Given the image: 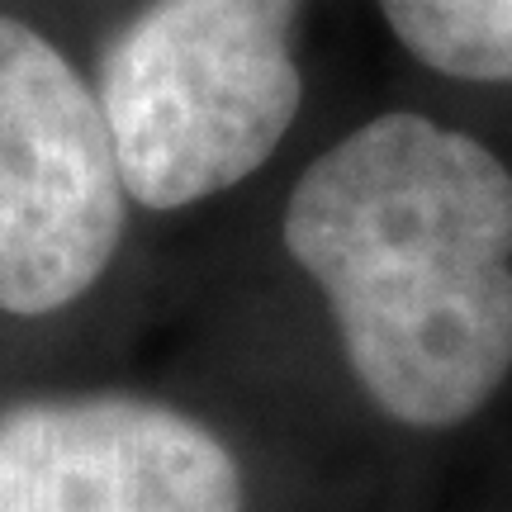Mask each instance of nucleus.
Returning a JSON list of instances; mask_svg holds the SVG:
<instances>
[{
  "label": "nucleus",
  "instance_id": "3",
  "mask_svg": "<svg viewBox=\"0 0 512 512\" xmlns=\"http://www.w3.org/2000/svg\"><path fill=\"white\" fill-rule=\"evenodd\" d=\"M124 195L100 100L53 43L0 19V309L34 318L91 290Z\"/></svg>",
  "mask_w": 512,
  "mask_h": 512
},
{
  "label": "nucleus",
  "instance_id": "2",
  "mask_svg": "<svg viewBox=\"0 0 512 512\" xmlns=\"http://www.w3.org/2000/svg\"><path fill=\"white\" fill-rule=\"evenodd\" d=\"M290 29L294 0H157L128 24L100 110L133 200L185 209L271 157L304 95Z\"/></svg>",
  "mask_w": 512,
  "mask_h": 512
},
{
  "label": "nucleus",
  "instance_id": "1",
  "mask_svg": "<svg viewBox=\"0 0 512 512\" xmlns=\"http://www.w3.org/2000/svg\"><path fill=\"white\" fill-rule=\"evenodd\" d=\"M285 247L356 380L403 427L475 418L512 375V176L422 114H380L299 176Z\"/></svg>",
  "mask_w": 512,
  "mask_h": 512
},
{
  "label": "nucleus",
  "instance_id": "5",
  "mask_svg": "<svg viewBox=\"0 0 512 512\" xmlns=\"http://www.w3.org/2000/svg\"><path fill=\"white\" fill-rule=\"evenodd\" d=\"M380 10L432 72L512 81V0H380Z\"/></svg>",
  "mask_w": 512,
  "mask_h": 512
},
{
  "label": "nucleus",
  "instance_id": "4",
  "mask_svg": "<svg viewBox=\"0 0 512 512\" xmlns=\"http://www.w3.org/2000/svg\"><path fill=\"white\" fill-rule=\"evenodd\" d=\"M0 512H242V475L176 408L48 399L0 418Z\"/></svg>",
  "mask_w": 512,
  "mask_h": 512
}]
</instances>
